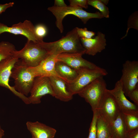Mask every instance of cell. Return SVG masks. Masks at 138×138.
Wrapping results in <instances>:
<instances>
[{
	"label": "cell",
	"mask_w": 138,
	"mask_h": 138,
	"mask_svg": "<svg viewBox=\"0 0 138 138\" xmlns=\"http://www.w3.org/2000/svg\"><path fill=\"white\" fill-rule=\"evenodd\" d=\"M35 30V26L32 22L27 20L23 22L14 24L11 27L0 22V35L4 32H8L15 34L22 35L27 38V40L36 43L43 41L37 36Z\"/></svg>",
	"instance_id": "8fae6325"
},
{
	"label": "cell",
	"mask_w": 138,
	"mask_h": 138,
	"mask_svg": "<svg viewBox=\"0 0 138 138\" xmlns=\"http://www.w3.org/2000/svg\"><path fill=\"white\" fill-rule=\"evenodd\" d=\"M76 27L77 34L80 38H91L95 34V32L88 30L86 28H82Z\"/></svg>",
	"instance_id": "484cf974"
},
{
	"label": "cell",
	"mask_w": 138,
	"mask_h": 138,
	"mask_svg": "<svg viewBox=\"0 0 138 138\" xmlns=\"http://www.w3.org/2000/svg\"><path fill=\"white\" fill-rule=\"evenodd\" d=\"M108 91L114 97L121 113L138 115V106L127 99L119 80L116 83L114 88Z\"/></svg>",
	"instance_id": "7c38bea8"
},
{
	"label": "cell",
	"mask_w": 138,
	"mask_h": 138,
	"mask_svg": "<svg viewBox=\"0 0 138 138\" xmlns=\"http://www.w3.org/2000/svg\"><path fill=\"white\" fill-rule=\"evenodd\" d=\"M4 135V131L0 125V138H3Z\"/></svg>",
	"instance_id": "d6a6232c"
},
{
	"label": "cell",
	"mask_w": 138,
	"mask_h": 138,
	"mask_svg": "<svg viewBox=\"0 0 138 138\" xmlns=\"http://www.w3.org/2000/svg\"><path fill=\"white\" fill-rule=\"evenodd\" d=\"M82 56L77 54L63 53L57 56L56 59L57 61L64 63L76 71L83 68L96 69L100 67L84 59Z\"/></svg>",
	"instance_id": "4fadbf2b"
},
{
	"label": "cell",
	"mask_w": 138,
	"mask_h": 138,
	"mask_svg": "<svg viewBox=\"0 0 138 138\" xmlns=\"http://www.w3.org/2000/svg\"><path fill=\"white\" fill-rule=\"evenodd\" d=\"M56 57L54 55L49 54L39 65L28 68L36 77L56 76L61 78L55 71V65L57 61Z\"/></svg>",
	"instance_id": "9a60e30c"
},
{
	"label": "cell",
	"mask_w": 138,
	"mask_h": 138,
	"mask_svg": "<svg viewBox=\"0 0 138 138\" xmlns=\"http://www.w3.org/2000/svg\"><path fill=\"white\" fill-rule=\"evenodd\" d=\"M138 12L136 11L132 14L129 18L128 22V28L125 35L121 39L125 37L127 35L129 29L131 28H133L138 30Z\"/></svg>",
	"instance_id": "cb8c5ba5"
},
{
	"label": "cell",
	"mask_w": 138,
	"mask_h": 138,
	"mask_svg": "<svg viewBox=\"0 0 138 138\" xmlns=\"http://www.w3.org/2000/svg\"><path fill=\"white\" fill-rule=\"evenodd\" d=\"M16 50L12 43L8 41L0 42V61L13 56L12 53Z\"/></svg>",
	"instance_id": "44dd1931"
},
{
	"label": "cell",
	"mask_w": 138,
	"mask_h": 138,
	"mask_svg": "<svg viewBox=\"0 0 138 138\" xmlns=\"http://www.w3.org/2000/svg\"><path fill=\"white\" fill-rule=\"evenodd\" d=\"M81 43L85 50V54L94 56L105 49L106 45L105 35L100 32H97L94 38H80Z\"/></svg>",
	"instance_id": "5bb4252c"
},
{
	"label": "cell",
	"mask_w": 138,
	"mask_h": 138,
	"mask_svg": "<svg viewBox=\"0 0 138 138\" xmlns=\"http://www.w3.org/2000/svg\"><path fill=\"white\" fill-rule=\"evenodd\" d=\"M28 97L30 104L40 103L41 99L43 96L49 94L54 97V94L49 77L47 76H38L34 78Z\"/></svg>",
	"instance_id": "ba28073f"
},
{
	"label": "cell",
	"mask_w": 138,
	"mask_h": 138,
	"mask_svg": "<svg viewBox=\"0 0 138 138\" xmlns=\"http://www.w3.org/2000/svg\"><path fill=\"white\" fill-rule=\"evenodd\" d=\"M119 80L125 96L138 86V62L127 60L123 64Z\"/></svg>",
	"instance_id": "52a82bcc"
},
{
	"label": "cell",
	"mask_w": 138,
	"mask_h": 138,
	"mask_svg": "<svg viewBox=\"0 0 138 138\" xmlns=\"http://www.w3.org/2000/svg\"><path fill=\"white\" fill-rule=\"evenodd\" d=\"M125 138H138V129L131 131H128Z\"/></svg>",
	"instance_id": "4dcf8cb0"
},
{
	"label": "cell",
	"mask_w": 138,
	"mask_h": 138,
	"mask_svg": "<svg viewBox=\"0 0 138 138\" xmlns=\"http://www.w3.org/2000/svg\"><path fill=\"white\" fill-rule=\"evenodd\" d=\"M49 77L54 97L64 102H68L72 99L73 95L69 90L66 82L56 76Z\"/></svg>",
	"instance_id": "2e32d148"
},
{
	"label": "cell",
	"mask_w": 138,
	"mask_h": 138,
	"mask_svg": "<svg viewBox=\"0 0 138 138\" xmlns=\"http://www.w3.org/2000/svg\"><path fill=\"white\" fill-rule=\"evenodd\" d=\"M54 6L59 7H66L67 5L63 0H55Z\"/></svg>",
	"instance_id": "1f68e13d"
},
{
	"label": "cell",
	"mask_w": 138,
	"mask_h": 138,
	"mask_svg": "<svg viewBox=\"0 0 138 138\" xmlns=\"http://www.w3.org/2000/svg\"><path fill=\"white\" fill-rule=\"evenodd\" d=\"M14 4L13 2H10L4 4H0V14L4 12L8 8L13 6Z\"/></svg>",
	"instance_id": "f546056e"
},
{
	"label": "cell",
	"mask_w": 138,
	"mask_h": 138,
	"mask_svg": "<svg viewBox=\"0 0 138 138\" xmlns=\"http://www.w3.org/2000/svg\"><path fill=\"white\" fill-rule=\"evenodd\" d=\"M96 134L97 138H109L111 136L110 124L98 114L96 121Z\"/></svg>",
	"instance_id": "ffe728a7"
},
{
	"label": "cell",
	"mask_w": 138,
	"mask_h": 138,
	"mask_svg": "<svg viewBox=\"0 0 138 138\" xmlns=\"http://www.w3.org/2000/svg\"><path fill=\"white\" fill-rule=\"evenodd\" d=\"M127 96L133 101L135 104L138 106V86L131 91Z\"/></svg>",
	"instance_id": "f1b7e54d"
},
{
	"label": "cell",
	"mask_w": 138,
	"mask_h": 138,
	"mask_svg": "<svg viewBox=\"0 0 138 138\" xmlns=\"http://www.w3.org/2000/svg\"><path fill=\"white\" fill-rule=\"evenodd\" d=\"M88 4L98 10L103 17L109 18V8L100 0H88Z\"/></svg>",
	"instance_id": "603a6c76"
},
{
	"label": "cell",
	"mask_w": 138,
	"mask_h": 138,
	"mask_svg": "<svg viewBox=\"0 0 138 138\" xmlns=\"http://www.w3.org/2000/svg\"><path fill=\"white\" fill-rule=\"evenodd\" d=\"M31 138H34L33 137H32Z\"/></svg>",
	"instance_id": "d590c367"
},
{
	"label": "cell",
	"mask_w": 138,
	"mask_h": 138,
	"mask_svg": "<svg viewBox=\"0 0 138 138\" xmlns=\"http://www.w3.org/2000/svg\"><path fill=\"white\" fill-rule=\"evenodd\" d=\"M55 67L58 75L62 79L68 83L73 81L78 75L77 71L72 68L63 62L57 61Z\"/></svg>",
	"instance_id": "ac0fdd59"
},
{
	"label": "cell",
	"mask_w": 138,
	"mask_h": 138,
	"mask_svg": "<svg viewBox=\"0 0 138 138\" xmlns=\"http://www.w3.org/2000/svg\"><path fill=\"white\" fill-rule=\"evenodd\" d=\"M19 60L17 58L12 56L0 61V86L9 89L26 104H29L30 103L28 97L18 93L13 86L9 84L12 70Z\"/></svg>",
	"instance_id": "9c48e42d"
},
{
	"label": "cell",
	"mask_w": 138,
	"mask_h": 138,
	"mask_svg": "<svg viewBox=\"0 0 138 138\" xmlns=\"http://www.w3.org/2000/svg\"><path fill=\"white\" fill-rule=\"evenodd\" d=\"M35 77L28 67L22 64L19 60L12 68L10 76L14 80L13 87L15 89L26 96L30 93Z\"/></svg>",
	"instance_id": "277c9868"
},
{
	"label": "cell",
	"mask_w": 138,
	"mask_h": 138,
	"mask_svg": "<svg viewBox=\"0 0 138 138\" xmlns=\"http://www.w3.org/2000/svg\"><path fill=\"white\" fill-rule=\"evenodd\" d=\"M70 5L77 6L81 8H87L88 7V0H70Z\"/></svg>",
	"instance_id": "83f0119b"
},
{
	"label": "cell",
	"mask_w": 138,
	"mask_h": 138,
	"mask_svg": "<svg viewBox=\"0 0 138 138\" xmlns=\"http://www.w3.org/2000/svg\"><path fill=\"white\" fill-rule=\"evenodd\" d=\"M26 125L34 138H53L56 132L54 128L38 121H27Z\"/></svg>",
	"instance_id": "e0dca14e"
},
{
	"label": "cell",
	"mask_w": 138,
	"mask_h": 138,
	"mask_svg": "<svg viewBox=\"0 0 138 138\" xmlns=\"http://www.w3.org/2000/svg\"><path fill=\"white\" fill-rule=\"evenodd\" d=\"M93 116L89 130L87 138H97L96 121L97 114L96 110L93 112Z\"/></svg>",
	"instance_id": "d4e9b609"
},
{
	"label": "cell",
	"mask_w": 138,
	"mask_h": 138,
	"mask_svg": "<svg viewBox=\"0 0 138 138\" xmlns=\"http://www.w3.org/2000/svg\"><path fill=\"white\" fill-rule=\"evenodd\" d=\"M100 1L105 5H107L108 3L109 0H100Z\"/></svg>",
	"instance_id": "836d02e7"
},
{
	"label": "cell",
	"mask_w": 138,
	"mask_h": 138,
	"mask_svg": "<svg viewBox=\"0 0 138 138\" xmlns=\"http://www.w3.org/2000/svg\"><path fill=\"white\" fill-rule=\"evenodd\" d=\"M78 74L72 82L68 83L69 90L73 95L78 94L84 88L98 78L108 74L104 68L100 67L96 69L83 68L77 71Z\"/></svg>",
	"instance_id": "8992f818"
},
{
	"label": "cell",
	"mask_w": 138,
	"mask_h": 138,
	"mask_svg": "<svg viewBox=\"0 0 138 138\" xmlns=\"http://www.w3.org/2000/svg\"><path fill=\"white\" fill-rule=\"evenodd\" d=\"M123 114L128 131L138 129V115Z\"/></svg>",
	"instance_id": "7402d4cb"
},
{
	"label": "cell",
	"mask_w": 138,
	"mask_h": 138,
	"mask_svg": "<svg viewBox=\"0 0 138 138\" xmlns=\"http://www.w3.org/2000/svg\"><path fill=\"white\" fill-rule=\"evenodd\" d=\"M107 89L103 77H99L81 90L78 94L90 105L94 112L97 109Z\"/></svg>",
	"instance_id": "5b68a950"
},
{
	"label": "cell",
	"mask_w": 138,
	"mask_h": 138,
	"mask_svg": "<svg viewBox=\"0 0 138 138\" xmlns=\"http://www.w3.org/2000/svg\"><path fill=\"white\" fill-rule=\"evenodd\" d=\"M36 34L40 40H43V38L47 34V30L46 27L42 24H39L35 26Z\"/></svg>",
	"instance_id": "4316f807"
},
{
	"label": "cell",
	"mask_w": 138,
	"mask_h": 138,
	"mask_svg": "<svg viewBox=\"0 0 138 138\" xmlns=\"http://www.w3.org/2000/svg\"><path fill=\"white\" fill-rule=\"evenodd\" d=\"M49 55L56 56L63 53L77 54L82 55L85 50L83 46L76 27L68 32L65 36L53 42H41Z\"/></svg>",
	"instance_id": "6da1fadb"
},
{
	"label": "cell",
	"mask_w": 138,
	"mask_h": 138,
	"mask_svg": "<svg viewBox=\"0 0 138 138\" xmlns=\"http://www.w3.org/2000/svg\"><path fill=\"white\" fill-rule=\"evenodd\" d=\"M48 9L51 12L56 19V26L62 33L63 31L62 21L65 17L68 15H72L80 19L84 24H86L90 19L93 18L101 19L103 18L99 12L95 13L87 12L83 8L70 5L62 7H59L54 6L49 7Z\"/></svg>",
	"instance_id": "3957f363"
},
{
	"label": "cell",
	"mask_w": 138,
	"mask_h": 138,
	"mask_svg": "<svg viewBox=\"0 0 138 138\" xmlns=\"http://www.w3.org/2000/svg\"><path fill=\"white\" fill-rule=\"evenodd\" d=\"M97 114L111 124L121 112L114 97L107 89L96 110Z\"/></svg>",
	"instance_id": "30bf717a"
},
{
	"label": "cell",
	"mask_w": 138,
	"mask_h": 138,
	"mask_svg": "<svg viewBox=\"0 0 138 138\" xmlns=\"http://www.w3.org/2000/svg\"><path fill=\"white\" fill-rule=\"evenodd\" d=\"M110 124L112 138H125L128 130L122 113L120 112L116 119Z\"/></svg>",
	"instance_id": "d6986e66"
},
{
	"label": "cell",
	"mask_w": 138,
	"mask_h": 138,
	"mask_svg": "<svg viewBox=\"0 0 138 138\" xmlns=\"http://www.w3.org/2000/svg\"><path fill=\"white\" fill-rule=\"evenodd\" d=\"M42 41L36 43L27 40L22 49L13 52V56L20 59L21 63L28 67L37 66L49 55Z\"/></svg>",
	"instance_id": "7a4b0ae2"
},
{
	"label": "cell",
	"mask_w": 138,
	"mask_h": 138,
	"mask_svg": "<svg viewBox=\"0 0 138 138\" xmlns=\"http://www.w3.org/2000/svg\"><path fill=\"white\" fill-rule=\"evenodd\" d=\"M109 138H112L111 136Z\"/></svg>",
	"instance_id": "e575fe53"
}]
</instances>
